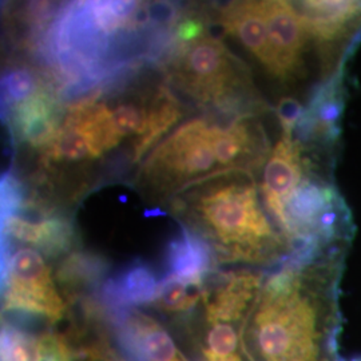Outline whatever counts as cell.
Listing matches in <instances>:
<instances>
[{
	"mask_svg": "<svg viewBox=\"0 0 361 361\" xmlns=\"http://www.w3.org/2000/svg\"><path fill=\"white\" fill-rule=\"evenodd\" d=\"M202 32L204 25L197 18H188L182 20L177 27V38L186 43H192L194 40L201 38Z\"/></svg>",
	"mask_w": 361,
	"mask_h": 361,
	"instance_id": "obj_22",
	"label": "cell"
},
{
	"mask_svg": "<svg viewBox=\"0 0 361 361\" xmlns=\"http://www.w3.org/2000/svg\"><path fill=\"white\" fill-rule=\"evenodd\" d=\"M264 285V276L252 271L210 273L202 285L207 323L245 325Z\"/></svg>",
	"mask_w": 361,
	"mask_h": 361,
	"instance_id": "obj_9",
	"label": "cell"
},
{
	"mask_svg": "<svg viewBox=\"0 0 361 361\" xmlns=\"http://www.w3.org/2000/svg\"><path fill=\"white\" fill-rule=\"evenodd\" d=\"M174 74L194 98L219 104H232L247 83L241 63L214 38L188 43L176 61Z\"/></svg>",
	"mask_w": 361,
	"mask_h": 361,
	"instance_id": "obj_4",
	"label": "cell"
},
{
	"mask_svg": "<svg viewBox=\"0 0 361 361\" xmlns=\"http://www.w3.org/2000/svg\"><path fill=\"white\" fill-rule=\"evenodd\" d=\"M161 281L153 269L143 262H133L109 279L101 289V304L109 313H118L135 307L153 305Z\"/></svg>",
	"mask_w": 361,
	"mask_h": 361,
	"instance_id": "obj_13",
	"label": "cell"
},
{
	"mask_svg": "<svg viewBox=\"0 0 361 361\" xmlns=\"http://www.w3.org/2000/svg\"><path fill=\"white\" fill-rule=\"evenodd\" d=\"M121 141L107 104L90 99L70 107L55 138L44 149V158L49 165L86 162L102 157Z\"/></svg>",
	"mask_w": 361,
	"mask_h": 361,
	"instance_id": "obj_6",
	"label": "cell"
},
{
	"mask_svg": "<svg viewBox=\"0 0 361 361\" xmlns=\"http://www.w3.org/2000/svg\"><path fill=\"white\" fill-rule=\"evenodd\" d=\"M116 343L128 361H189L168 331L137 310L111 314Z\"/></svg>",
	"mask_w": 361,
	"mask_h": 361,
	"instance_id": "obj_11",
	"label": "cell"
},
{
	"mask_svg": "<svg viewBox=\"0 0 361 361\" xmlns=\"http://www.w3.org/2000/svg\"><path fill=\"white\" fill-rule=\"evenodd\" d=\"M225 122L193 118L155 146L137 176L149 198L174 197L200 180L233 173L224 146Z\"/></svg>",
	"mask_w": 361,
	"mask_h": 361,
	"instance_id": "obj_3",
	"label": "cell"
},
{
	"mask_svg": "<svg viewBox=\"0 0 361 361\" xmlns=\"http://www.w3.org/2000/svg\"><path fill=\"white\" fill-rule=\"evenodd\" d=\"M42 332H32L23 325L1 320V361H42Z\"/></svg>",
	"mask_w": 361,
	"mask_h": 361,
	"instance_id": "obj_18",
	"label": "cell"
},
{
	"mask_svg": "<svg viewBox=\"0 0 361 361\" xmlns=\"http://www.w3.org/2000/svg\"><path fill=\"white\" fill-rule=\"evenodd\" d=\"M304 173L305 161L302 158L301 146L293 138V131L283 130L281 138L274 145L265 162L261 194L269 214L285 237V205L304 180Z\"/></svg>",
	"mask_w": 361,
	"mask_h": 361,
	"instance_id": "obj_10",
	"label": "cell"
},
{
	"mask_svg": "<svg viewBox=\"0 0 361 361\" xmlns=\"http://www.w3.org/2000/svg\"><path fill=\"white\" fill-rule=\"evenodd\" d=\"M297 8L308 37L319 49L324 70H329L336 62L338 49L360 27V1H302Z\"/></svg>",
	"mask_w": 361,
	"mask_h": 361,
	"instance_id": "obj_8",
	"label": "cell"
},
{
	"mask_svg": "<svg viewBox=\"0 0 361 361\" xmlns=\"http://www.w3.org/2000/svg\"><path fill=\"white\" fill-rule=\"evenodd\" d=\"M6 231L20 244L37 247L46 256L56 257L74 245V232L68 219L52 216L51 210L27 202L6 217Z\"/></svg>",
	"mask_w": 361,
	"mask_h": 361,
	"instance_id": "obj_12",
	"label": "cell"
},
{
	"mask_svg": "<svg viewBox=\"0 0 361 361\" xmlns=\"http://www.w3.org/2000/svg\"><path fill=\"white\" fill-rule=\"evenodd\" d=\"M3 90L7 102L13 106L25 104L43 91L35 73L22 66H15L4 73Z\"/></svg>",
	"mask_w": 361,
	"mask_h": 361,
	"instance_id": "obj_20",
	"label": "cell"
},
{
	"mask_svg": "<svg viewBox=\"0 0 361 361\" xmlns=\"http://www.w3.org/2000/svg\"><path fill=\"white\" fill-rule=\"evenodd\" d=\"M337 246H307L264 281L244 340L256 361H338Z\"/></svg>",
	"mask_w": 361,
	"mask_h": 361,
	"instance_id": "obj_1",
	"label": "cell"
},
{
	"mask_svg": "<svg viewBox=\"0 0 361 361\" xmlns=\"http://www.w3.org/2000/svg\"><path fill=\"white\" fill-rule=\"evenodd\" d=\"M3 284V312H18L51 325L61 323L68 312L50 267L34 247H19L7 257Z\"/></svg>",
	"mask_w": 361,
	"mask_h": 361,
	"instance_id": "obj_5",
	"label": "cell"
},
{
	"mask_svg": "<svg viewBox=\"0 0 361 361\" xmlns=\"http://www.w3.org/2000/svg\"><path fill=\"white\" fill-rule=\"evenodd\" d=\"M107 268L102 257L90 253L75 252L66 258L56 271V281L63 288L67 304L83 297L82 290L97 284Z\"/></svg>",
	"mask_w": 361,
	"mask_h": 361,
	"instance_id": "obj_17",
	"label": "cell"
},
{
	"mask_svg": "<svg viewBox=\"0 0 361 361\" xmlns=\"http://www.w3.org/2000/svg\"><path fill=\"white\" fill-rule=\"evenodd\" d=\"M13 123L22 141L44 149L52 142L59 130L54 104L44 91L25 104L15 106Z\"/></svg>",
	"mask_w": 361,
	"mask_h": 361,
	"instance_id": "obj_16",
	"label": "cell"
},
{
	"mask_svg": "<svg viewBox=\"0 0 361 361\" xmlns=\"http://www.w3.org/2000/svg\"><path fill=\"white\" fill-rule=\"evenodd\" d=\"M221 25L271 74V54L264 1H237L224 8Z\"/></svg>",
	"mask_w": 361,
	"mask_h": 361,
	"instance_id": "obj_14",
	"label": "cell"
},
{
	"mask_svg": "<svg viewBox=\"0 0 361 361\" xmlns=\"http://www.w3.org/2000/svg\"><path fill=\"white\" fill-rule=\"evenodd\" d=\"M171 212L202 237L217 262L267 265L293 255L258 198L252 173H225L200 180L173 197Z\"/></svg>",
	"mask_w": 361,
	"mask_h": 361,
	"instance_id": "obj_2",
	"label": "cell"
},
{
	"mask_svg": "<svg viewBox=\"0 0 361 361\" xmlns=\"http://www.w3.org/2000/svg\"><path fill=\"white\" fill-rule=\"evenodd\" d=\"M271 44V77L293 80L304 71L308 32L300 11L293 3L274 0L264 1Z\"/></svg>",
	"mask_w": 361,
	"mask_h": 361,
	"instance_id": "obj_7",
	"label": "cell"
},
{
	"mask_svg": "<svg viewBox=\"0 0 361 361\" xmlns=\"http://www.w3.org/2000/svg\"><path fill=\"white\" fill-rule=\"evenodd\" d=\"M217 262L213 249L198 234L183 228L166 246L165 267L170 277L192 284L204 285Z\"/></svg>",
	"mask_w": 361,
	"mask_h": 361,
	"instance_id": "obj_15",
	"label": "cell"
},
{
	"mask_svg": "<svg viewBox=\"0 0 361 361\" xmlns=\"http://www.w3.org/2000/svg\"><path fill=\"white\" fill-rule=\"evenodd\" d=\"M277 114L280 116L281 121V126L283 130L286 131H295L296 128L297 119L301 116V107L293 99H284L279 109H277Z\"/></svg>",
	"mask_w": 361,
	"mask_h": 361,
	"instance_id": "obj_21",
	"label": "cell"
},
{
	"mask_svg": "<svg viewBox=\"0 0 361 361\" xmlns=\"http://www.w3.org/2000/svg\"><path fill=\"white\" fill-rule=\"evenodd\" d=\"M353 361H361V360H353Z\"/></svg>",
	"mask_w": 361,
	"mask_h": 361,
	"instance_id": "obj_23",
	"label": "cell"
},
{
	"mask_svg": "<svg viewBox=\"0 0 361 361\" xmlns=\"http://www.w3.org/2000/svg\"><path fill=\"white\" fill-rule=\"evenodd\" d=\"M200 300H202V285L166 276L159 284L153 307L162 313L178 316L192 312Z\"/></svg>",
	"mask_w": 361,
	"mask_h": 361,
	"instance_id": "obj_19",
	"label": "cell"
}]
</instances>
